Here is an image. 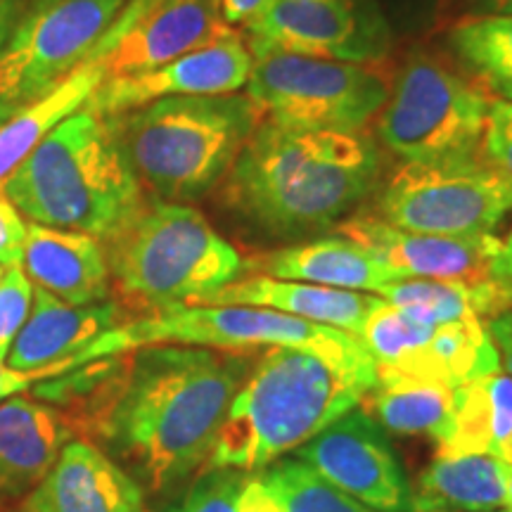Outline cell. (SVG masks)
<instances>
[{"label":"cell","instance_id":"1","mask_svg":"<svg viewBox=\"0 0 512 512\" xmlns=\"http://www.w3.org/2000/svg\"><path fill=\"white\" fill-rule=\"evenodd\" d=\"M252 368L247 351L152 344L74 368L81 375L55 387L74 430L164 496L207 467Z\"/></svg>","mask_w":512,"mask_h":512},{"label":"cell","instance_id":"2","mask_svg":"<svg viewBox=\"0 0 512 512\" xmlns=\"http://www.w3.org/2000/svg\"><path fill=\"white\" fill-rule=\"evenodd\" d=\"M380 181V152L361 133L261 121L223 178V200L266 233L339 223Z\"/></svg>","mask_w":512,"mask_h":512},{"label":"cell","instance_id":"3","mask_svg":"<svg viewBox=\"0 0 512 512\" xmlns=\"http://www.w3.org/2000/svg\"><path fill=\"white\" fill-rule=\"evenodd\" d=\"M375 368H356L313 351L271 347L230 403L207 467L254 475L316 437L363 401Z\"/></svg>","mask_w":512,"mask_h":512},{"label":"cell","instance_id":"4","mask_svg":"<svg viewBox=\"0 0 512 512\" xmlns=\"http://www.w3.org/2000/svg\"><path fill=\"white\" fill-rule=\"evenodd\" d=\"M5 197L31 223L110 240L143 202L112 119L79 110L57 124L3 183Z\"/></svg>","mask_w":512,"mask_h":512},{"label":"cell","instance_id":"5","mask_svg":"<svg viewBox=\"0 0 512 512\" xmlns=\"http://www.w3.org/2000/svg\"><path fill=\"white\" fill-rule=\"evenodd\" d=\"M261 114L249 95H181L126 112L117 133L131 169L159 202L202 200L223 183Z\"/></svg>","mask_w":512,"mask_h":512},{"label":"cell","instance_id":"6","mask_svg":"<svg viewBox=\"0 0 512 512\" xmlns=\"http://www.w3.org/2000/svg\"><path fill=\"white\" fill-rule=\"evenodd\" d=\"M105 242L114 290L143 316L204 304L245 271L238 249L188 204L157 200Z\"/></svg>","mask_w":512,"mask_h":512},{"label":"cell","instance_id":"7","mask_svg":"<svg viewBox=\"0 0 512 512\" xmlns=\"http://www.w3.org/2000/svg\"><path fill=\"white\" fill-rule=\"evenodd\" d=\"M152 344H183L219 351H249L259 347H292L313 351L356 368H375L361 337L351 332L306 323L287 313L261 309V306L235 304H195L174 306L124 320L88 344L72 361V370L100 358L124 351L152 347Z\"/></svg>","mask_w":512,"mask_h":512},{"label":"cell","instance_id":"8","mask_svg":"<svg viewBox=\"0 0 512 512\" xmlns=\"http://www.w3.org/2000/svg\"><path fill=\"white\" fill-rule=\"evenodd\" d=\"M249 48V46H247ZM247 95L266 121L302 131L358 133L389 98V83L368 64L249 48Z\"/></svg>","mask_w":512,"mask_h":512},{"label":"cell","instance_id":"9","mask_svg":"<svg viewBox=\"0 0 512 512\" xmlns=\"http://www.w3.org/2000/svg\"><path fill=\"white\" fill-rule=\"evenodd\" d=\"M489 98L446 64L415 57L401 69L380 110L382 143L403 162L479 159Z\"/></svg>","mask_w":512,"mask_h":512},{"label":"cell","instance_id":"10","mask_svg":"<svg viewBox=\"0 0 512 512\" xmlns=\"http://www.w3.org/2000/svg\"><path fill=\"white\" fill-rule=\"evenodd\" d=\"M512 211V178L479 159L403 162L389 176L377 216L396 228L434 235L491 233Z\"/></svg>","mask_w":512,"mask_h":512},{"label":"cell","instance_id":"11","mask_svg":"<svg viewBox=\"0 0 512 512\" xmlns=\"http://www.w3.org/2000/svg\"><path fill=\"white\" fill-rule=\"evenodd\" d=\"M126 0H34L0 53V100L48 93L100 46Z\"/></svg>","mask_w":512,"mask_h":512},{"label":"cell","instance_id":"12","mask_svg":"<svg viewBox=\"0 0 512 512\" xmlns=\"http://www.w3.org/2000/svg\"><path fill=\"white\" fill-rule=\"evenodd\" d=\"M249 48L370 64L387 57L392 36L366 0H271L245 24Z\"/></svg>","mask_w":512,"mask_h":512},{"label":"cell","instance_id":"13","mask_svg":"<svg viewBox=\"0 0 512 512\" xmlns=\"http://www.w3.org/2000/svg\"><path fill=\"white\" fill-rule=\"evenodd\" d=\"M297 458L368 508L413 512V486L392 441L363 408L330 422L297 448Z\"/></svg>","mask_w":512,"mask_h":512},{"label":"cell","instance_id":"14","mask_svg":"<svg viewBox=\"0 0 512 512\" xmlns=\"http://www.w3.org/2000/svg\"><path fill=\"white\" fill-rule=\"evenodd\" d=\"M339 235L356 242L401 280H451V283H496L494 261L501 238L491 233L434 235L396 228L377 214L344 219Z\"/></svg>","mask_w":512,"mask_h":512},{"label":"cell","instance_id":"15","mask_svg":"<svg viewBox=\"0 0 512 512\" xmlns=\"http://www.w3.org/2000/svg\"><path fill=\"white\" fill-rule=\"evenodd\" d=\"M252 53L233 29L214 43L143 74L110 76L91 93L83 110L98 117H119L155 100L181 95H230L247 88Z\"/></svg>","mask_w":512,"mask_h":512},{"label":"cell","instance_id":"16","mask_svg":"<svg viewBox=\"0 0 512 512\" xmlns=\"http://www.w3.org/2000/svg\"><path fill=\"white\" fill-rule=\"evenodd\" d=\"M221 0H155L138 17L121 22L88 60H100L105 79L143 74L200 50L228 34Z\"/></svg>","mask_w":512,"mask_h":512},{"label":"cell","instance_id":"17","mask_svg":"<svg viewBox=\"0 0 512 512\" xmlns=\"http://www.w3.org/2000/svg\"><path fill=\"white\" fill-rule=\"evenodd\" d=\"M119 323L124 311L117 302L74 306L36 287L27 323L12 339L5 361L19 373L46 370L48 380H55L72 370V361L88 344Z\"/></svg>","mask_w":512,"mask_h":512},{"label":"cell","instance_id":"18","mask_svg":"<svg viewBox=\"0 0 512 512\" xmlns=\"http://www.w3.org/2000/svg\"><path fill=\"white\" fill-rule=\"evenodd\" d=\"M145 491L86 439H72L46 477L24 496L22 512H143Z\"/></svg>","mask_w":512,"mask_h":512},{"label":"cell","instance_id":"19","mask_svg":"<svg viewBox=\"0 0 512 512\" xmlns=\"http://www.w3.org/2000/svg\"><path fill=\"white\" fill-rule=\"evenodd\" d=\"M22 266L31 283L67 304L88 306L110 297L107 254L93 235L29 223Z\"/></svg>","mask_w":512,"mask_h":512},{"label":"cell","instance_id":"20","mask_svg":"<svg viewBox=\"0 0 512 512\" xmlns=\"http://www.w3.org/2000/svg\"><path fill=\"white\" fill-rule=\"evenodd\" d=\"M74 434L60 408L17 394L0 401V498L27 496Z\"/></svg>","mask_w":512,"mask_h":512},{"label":"cell","instance_id":"21","mask_svg":"<svg viewBox=\"0 0 512 512\" xmlns=\"http://www.w3.org/2000/svg\"><path fill=\"white\" fill-rule=\"evenodd\" d=\"M377 294L337 290L297 280H278L268 275H249L223 287L204 304H235V306H261L306 323L325 325L351 332L361 337L368 313L373 311Z\"/></svg>","mask_w":512,"mask_h":512},{"label":"cell","instance_id":"22","mask_svg":"<svg viewBox=\"0 0 512 512\" xmlns=\"http://www.w3.org/2000/svg\"><path fill=\"white\" fill-rule=\"evenodd\" d=\"M245 268L254 275H268V278L373 294L380 287L401 280L344 235L252 256Z\"/></svg>","mask_w":512,"mask_h":512},{"label":"cell","instance_id":"23","mask_svg":"<svg viewBox=\"0 0 512 512\" xmlns=\"http://www.w3.org/2000/svg\"><path fill=\"white\" fill-rule=\"evenodd\" d=\"M384 432L430 437L448 444L456 418V389L425 377L377 370L375 384L358 403Z\"/></svg>","mask_w":512,"mask_h":512},{"label":"cell","instance_id":"24","mask_svg":"<svg viewBox=\"0 0 512 512\" xmlns=\"http://www.w3.org/2000/svg\"><path fill=\"white\" fill-rule=\"evenodd\" d=\"M501 508H505V463L491 453L439 448L413 489V512H496Z\"/></svg>","mask_w":512,"mask_h":512},{"label":"cell","instance_id":"25","mask_svg":"<svg viewBox=\"0 0 512 512\" xmlns=\"http://www.w3.org/2000/svg\"><path fill=\"white\" fill-rule=\"evenodd\" d=\"M102 81H105V69L100 60H86L55 88L19 105V110L0 124V185L8 181L12 171L57 124L83 110Z\"/></svg>","mask_w":512,"mask_h":512},{"label":"cell","instance_id":"26","mask_svg":"<svg viewBox=\"0 0 512 512\" xmlns=\"http://www.w3.org/2000/svg\"><path fill=\"white\" fill-rule=\"evenodd\" d=\"M448 451L491 453L512 465V377L505 370L456 389V418Z\"/></svg>","mask_w":512,"mask_h":512},{"label":"cell","instance_id":"27","mask_svg":"<svg viewBox=\"0 0 512 512\" xmlns=\"http://www.w3.org/2000/svg\"><path fill=\"white\" fill-rule=\"evenodd\" d=\"M496 370H501V358L486 330V320L470 318L434 325L425 347L394 373L425 377L448 389H458Z\"/></svg>","mask_w":512,"mask_h":512},{"label":"cell","instance_id":"28","mask_svg":"<svg viewBox=\"0 0 512 512\" xmlns=\"http://www.w3.org/2000/svg\"><path fill=\"white\" fill-rule=\"evenodd\" d=\"M375 294L432 325L470 318L489 320L501 313L498 283L467 285L451 283V280L406 278L380 287Z\"/></svg>","mask_w":512,"mask_h":512},{"label":"cell","instance_id":"29","mask_svg":"<svg viewBox=\"0 0 512 512\" xmlns=\"http://www.w3.org/2000/svg\"><path fill=\"white\" fill-rule=\"evenodd\" d=\"M448 43L484 91L512 100V15L465 19L451 29Z\"/></svg>","mask_w":512,"mask_h":512},{"label":"cell","instance_id":"30","mask_svg":"<svg viewBox=\"0 0 512 512\" xmlns=\"http://www.w3.org/2000/svg\"><path fill=\"white\" fill-rule=\"evenodd\" d=\"M256 477L285 512H377L344 494L299 458H278Z\"/></svg>","mask_w":512,"mask_h":512},{"label":"cell","instance_id":"31","mask_svg":"<svg viewBox=\"0 0 512 512\" xmlns=\"http://www.w3.org/2000/svg\"><path fill=\"white\" fill-rule=\"evenodd\" d=\"M249 472L233 467H204L190 489L164 512H238Z\"/></svg>","mask_w":512,"mask_h":512},{"label":"cell","instance_id":"32","mask_svg":"<svg viewBox=\"0 0 512 512\" xmlns=\"http://www.w3.org/2000/svg\"><path fill=\"white\" fill-rule=\"evenodd\" d=\"M31 302H34V290L27 273L19 266H12L8 273L0 278V356H8L12 339L27 323Z\"/></svg>","mask_w":512,"mask_h":512},{"label":"cell","instance_id":"33","mask_svg":"<svg viewBox=\"0 0 512 512\" xmlns=\"http://www.w3.org/2000/svg\"><path fill=\"white\" fill-rule=\"evenodd\" d=\"M479 157L498 174L512 178V100L489 102Z\"/></svg>","mask_w":512,"mask_h":512},{"label":"cell","instance_id":"34","mask_svg":"<svg viewBox=\"0 0 512 512\" xmlns=\"http://www.w3.org/2000/svg\"><path fill=\"white\" fill-rule=\"evenodd\" d=\"M24 238H27V223L0 190V266L12 268L22 264Z\"/></svg>","mask_w":512,"mask_h":512},{"label":"cell","instance_id":"35","mask_svg":"<svg viewBox=\"0 0 512 512\" xmlns=\"http://www.w3.org/2000/svg\"><path fill=\"white\" fill-rule=\"evenodd\" d=\"M486 330L501 358V368L512 377V306L486 320Z\"/></svg>","mask_w":512,"mask_h":512},{"label":"cell","instance_id":"36","mask_svg":"<svg viewBox=\"0 0 512 512\" xmlns=\"http://www.w3.org/2000/svg\"><path fill=\"white\" fill-rule=\"evenodd\" d=\"M238 512H285L283 505L275 501L271 491L266 489L264 482L259 477L252 475L245 484L240 496Z\"/></svg>","mask_w":512,"mask_h":512},{"label":"cell","instance_id":"37","mask_svg":"<svg viewBox=\"0 0 512 512\" xmlns=\"http://www.w3.org/2000/svg\"><path fill=\"white\" fill-rule=\"evenodd\" d=\"M3 361H5V358L0 356V401L19 394V389L29 387V384L48 380L46 370H31V373H19V370H12V368L5 366Z\"/></svg>","mask_w":512,"mask_h":512},{"label":"cell","instance_id":"38","mask_svg":"<svg viewBox=\"0 0 512 512\" xmlns=\"http://www.w3.org/2000/svg\"><path fill=\"white\" fill-rule=\"evenodd\" d=\"M271 5V0H221L223 17H226L228 24H242L245 27L247 22L259 15L261 10H266Z\"/></svg>","mask_w":512,"mask_h":512},{"label":"cell","instance_id":"39","mask_svg":"<svg viewBox=\"0 0 512 512\" xmlns=\"http://www.w3.org/2000/svg\"><path fill=\"white\" fill-rule=\"evenodd\" d=\"M22 10H24L22 0H0V53H3V48L8 46Z\"/></svg>","mask_w":512,"mask_h":512},{"label":"cell","instance_id":"40","mask_svg":"<svg viewBox=\"0 0 512 512\" xmlns=\"http://www.w3.org/2000/svg\"><path fill=\"white\" fill-rule=\"evenodd\" d=\"M496 283H512V230L501 240L496 261H494Z\"/></svg>","mask_w":512,"mask_h":512},{"label":"cell","instance_id":"41","mask_svg":"<svg viewBox=\"0 0 512 512\" xmlns=\"http://www.w3.org/2000/svg\"><path fill=\"white\" fill-rule=\"evenodd\" d=\"M479 10V17L489 15H512V0H472Z\"/></svg>","mask_w":512,"mask_h":512},{"label":"cell","instance_id":"42","mask_svg":"<svg viewBox=\"0 0 512 512\" xmlns=\"http://www.w3.org/2000/svg\"><path fill=\"white\" fill-rule=\"evenodd\" d=\"M498 297H501V311L512 306V283H498Z\"/></svg>","mask_w":512,"mask_h":512},{"label":"cell","instance_id":"43","mask_svg":"<svg viewBox=\"0 0 512 512\" xmlns=\"http://www.w3.org/2000/svg\"><path fill=\"white\" fill-rule=\"evenodd\" d=\"M505 508L512 510V465L505 463Z\"/></svg>","mask_w":512,"mask_h":512},{"label":"cell","instance_id":"44","mask_svg":"<svg viewBox=\"0 0 512 512\" xmlns=\"http://www.w3.org/2000/svg\"><path fill=\"white\" fill-rule=\"evenodd\" d=\"M17 110H19V105H15V102L0 100V124H3V121H8Z\"/></svg>","mask_w":512,"mask_h":512},{"label":"cell","instance_id":"45","mask_svg":"<svg viewBox=\"0 0 512 512\" xmlns=\"http://www.w3.org/2000/svg\"><path fill=\"white\" fill-rule=\"evenodd\" d=\"M496 512H512V510H508V508H501V510H496Z\"/></svg>","mask_w":512,"mask_h":512},{"label":"cell","instance_id":"46","mask_svg":"<svg viewBox=\"0 0 512 512\" xmlns=\"http://www.w3.org/2000/svg\"><path fill=\"white\" fill-rule=\"evenodd\" d=\"M0 278H3V266H0Z\"/></svg>","mask_w":512,"mask_h":512}]
</instances>
